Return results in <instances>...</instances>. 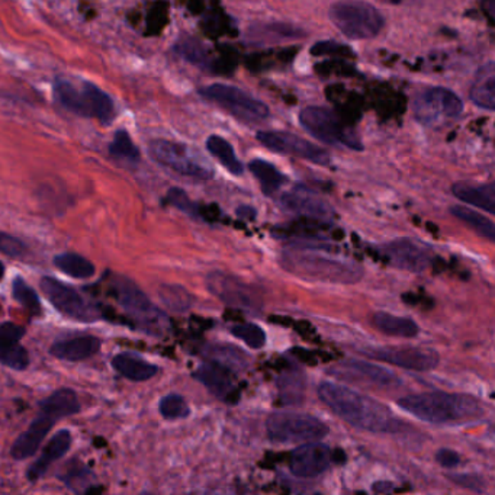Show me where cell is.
Here are the masks:
<instances>
[{
  "label": "cell",
  "instance_id": "30bf717a",
  "mask_svg": "<svg viewBox=\"0 0 495 495\" xmlns=\"http://www.w3.org/2000/svg\"><path fill=\"white\" fill-rule=\"evenodd\" d=\"M300 122L303 130L317 140L330 145H342L355 152H362L364 144L359 137L343 124L332 109L323 106H308L300 114Z\"/></svg>",
  "mask_w": 495,
  "mask_h": 495
},
{
  "label": "cell",
  "instance_id": "f1b7e54d",
  "mask_svg": "<svg viewBox=\"0 0 495 495\" xmlns=\"http://www.w3.org/2000/svg\"><path fill=\"white\" fill-rule=\"evenodd\" d=\"M372 321L380 332H382L383 334L392 335V337L414 339L420 332L419 326L414 319L394 316L389 312H376Z\"/></svg>",
  "mask_w": 495,
  "mask_h": 495
},
{
  "label": "cell",
  "instance_id": "ee69618b",
  "mask_svg": "<svg viewBox=\"0 0 495 495\" xmlns=\"http://www.w3.org/2000/svg\"><path fill=\"white\" fill-rule=\"evenodd\" d=\"M436 460L439 463L440 467L446 468V469H453L460 463V456L458 452L452 451V449H440L436 453Z\"/></svg>",
  "mask_w": 495,
  "mask_h": 495
},
{
  "label": "cell",
  "instance_id": "60d3db41",
  "mask_svg": "<svg viewBox=\"0 0 495 495\" xmlns=\"http://www.w3.org/2000/svg\"><path fill=\"white\" fill-rule=\"evenodd\" d=\"M166 200H168L169 204L177 208L180 211L186 212L188 216H193V218H198V216H200L198 205L193 204V202L189 200V196L186 195V192L182 191V189H170V191L168 192Z\"/></svg>",
  "mask_w": 495,
  "mask_h": 495
},
{
  "label": "cell",
  "instance_id": "ba28073f",
  "mask_svg": "<svg viewBox=\"0 0 495 495\" xmlns=\"http://www.w3.org/2000/svg\"><path fill=\"white\" fill-rule=\"evenodd\" d=\"M200 95L246 124H257L268 120L269 108L266 104L232 84H209L200 89Z\"/></svg>",
  "mask_w": 495,
  "mask_h": 495
},
{
  "label": "cell",
  "instance_id": "4fadbf2b",
  "mask_svg": "<svg viewBox=\"0 0 495 495\" xmlns=\"http://www.w3.org/2000/svg\"><path fill=\"white\" fill-rule=\"evenodd\" d=\"M41 291L44 292L48 301L57 311L68 318L90 323L100 318L98 308L93 307L92 303L84 300L83 295L76 291L75 287L63 284L56 278H43L41 279Z\"/></svg>",
  "mask_w": 495,
  "mask_h": 495
},
{
  "label": "cell",
  "instance_id": "f6af8a7d",
  "mask_svg": "<svg viewBox=\"0 0 495 495\" xmlns=\"http://www.w3.org/2000/svg\"><path fill=\"white\" fill-rule=\"evenodd\" d=\"M237 214H239V216H246V218H248V220H252V216H255V212L253 211V208L241 207V208H239V211H237Z\"/></svg>",
  "mask_w": 495,
  "mask_h": 495
},
{
  "label": "cell",
  "instance_id": "4dcf8cb0",
  "mask_svg": "<svg viewBox=\"0 0 495 495\" xmlns=\"http://www.w3.org/2000/svg\"><path fill=\"white\" fill-rule=\"evenodd\" d=\"M208 152L216 157L228 172L234 176L243 175V163L236 156V152L232 144L228 143L224 137L211 136L207 140Z\"/></svg>",
  "mask_w": 495,
  "mask_h": 495
},
{
  "label": "cell",
  "instance_id": "681fc988",
  "mask_svg": "<svg viewBox=\"0 0 495 495\" xmlns=\"http://www.w3.org/2000/svg\"><path fill=\"white\" fill-rule=\"evenodd\" d=\"M140 495H154V494H152V492H143V494Z\"/></svg>",
  "mask_w": 495,
  "mask_h": 495
},
{
  "label": "cell",
  "instance_id": "b9f144b4",
  "mask_svg": "<svg viewBox=\"0 0 495 495\" xmlns=\"http://www.w3.org/2000/svg\"><path fill=\"white\" fill-rule=\"evenodd\" d=\"M0 253L13 259H25L28 255V248L20 239L11 236L8 232H0Z\"/></svg>",
  "mask_w": 495,
  "mask_h": 495
},
{
  "label": "cell",
  "instance_id": "ab89813d",
  "mask_svg": "<svg viewBox=\"0 0 495 495\" xmlns=\"http://www.w3.org/2000/svg\"><path fill=\"white\" fill-rule=\"evenodd\" d=\"M279 389L285 399H301L303 392V376L298 372H287L279 378Z\"/></svg>",
  "mask_w": 495,
  "mask_h": 495
},
{
  "label": "cell",
  "instance_id": "ac0fdd59",
  "mask_svg": "<svg viewBox=\"0 0 495 495\" xmlns=\"http://www.w3.org/2000/svg\"><path fill=\"white\" fill-rule=\"evenodd\" d=\"M330 373L340 380L362 383V385H369V387L385 388V389L401 385V381L398 380L396 373H392L385 367L369 364L364 360H346L332 369Z\"/></svg>",
  "mask_w": 495,
  "mask_h": 495
},
{
  "label": "cell",
  "instance_id": "d6a6232c",
  "mask_svg": "<svg viewBox=\"0 0 495 495\" xmlns=\"http://www.w3.org/2000/svg\"><path fill=\"white\" fill-rule=\"evenodd\" d=\"M451 212L452 216H456L463 224H467L468 227L472 228L476 234L494 243L495 225L490 218L483 216V214H479L475 209L462 207V205H455V207L452 208Z\"/></svg>",
  "mask_w": 495,
  "mask_h": 495
},
{
  "label": "cell",
  "instance_id": "c3c4849f",
  "mask_svg": "<svg viewBox=\"0 0 495 495\" xmlns=\"http://www.w3.org/2000/svg\"><path fill=\"white\" fill-rule=\"evenodd\" d=\"M2 314H4V308H2V305H0V316H2Z\"/></svg>",
  "mask_w": 495,
  "mask_h": 495
},
{
  "label": "cell",
  "instance_id": "d4e9b609",
  "mask_svg": "<svg viewBox=\"0 0 495 495\" xmlns=\"http://www.w3.org/2000/svg\"><path fill=\"white\" fill-rule=\"evenodd\" d=\"M100 346L102 342L95 335H77L59 340L50 348V353L66 362H83L93 358L100 350Z\"/></svg>",
  "mask_w": 495,
  "mask_h": 495
},
{
  "label": "cell",
  "instance_id": "f35d334b",
  "mask_svg": "<svg viewBox=\"0 0 495 495\" xmlns=\"http://www.w3.org/2000/svg\"><path fill=\"white\" fill-rule=\"evenodd\" d=\"M230 332L234 337L248 344V348L255 349V350L263 348L264 343H266V334H264L263 328H260L257 324H237V326H232L230 328Z\"/></svg>",
  "mask_w": 495,
  "mask_h": 495
},
{
  "label": "cell",
  "instance_id": "836d02e7",
  "mask_svg": "<svg viewBox=\"0 0 495 495\" xmlns=\"http://www.w3.org/2000/svg\"><path fill=\"white\" fill-rule=\"evenodd\" d=\"M109 154L115 160L128 164H137L140 161V150L137 147L131 137L125 130L115 132L114 140L109 144Z\"/></svg>",
  "mask_w": 495,
  "mask_h": 495
},
{
  "label": "cell",
  "instance_id": "74e56055",
  "mask_svg": "<svg viewBox=\"0 0 495 495\" xmlns=\"http://www.w3.org/2000/svg\"><path fill=\"white\" fill-rule=\"evenodd\" d=\"M160 414L166 420L186 419L191 414V408L184 397L179 394H169L159 404Z\"/></svg>",
  "mask_w": 495,
  "mask_h": 495
},
{
  "label": "cell",
  "instance_id": "4316f807",
  "mask_svg": "<svg viewBox=\"0 0 495 495\" xmlns=\"http://www.w3.org/2000/svg\"><path fill=\"white\" fill-rule=\"evenodd\" d=\"M112 366L120 375L124 376L127 380L134 381V382L152 380L159 372V367L156 365L150 364L147 360L143 359L141 356L130 353V351L114 356Z\"/></svg>",
  "mask_w": 495,
  "mask_h": 495
},
{
  "label": "cell",
  "instance_id": "5b68a950",
  "mask_svg": "<svg viewBox=\"0 0 495 495\" xmlns=\"http://www.w3.org/2000/svg\"><path fill=\"white\" fill-rule=\"evenodd\" d=\"M52 92L64 109L76 115L95 118L100 124H111L115 120V104L111 96L92 82L83 80L75 83L70 79L59 77Z\"/></svg>",
  "mask_w": 495,
  "mask_h": 495
},
{
  "label": "cell",
  "instance_id": "e575fe53",
  "mask_svg": "<svg viewBox=\"0 0 495 495\" xmlns=\"http://www.w3.org/2000/svg\"><path fill=\"white\" fill-rule=\"evenodd\" d=\"M175 51L185 60L200 68L211 67V56L202 43L195 38H184L175 45Z\"/></svg>",
  "mask_w": 495,
  "mask_h": 495
},
{
  "label": "cell",
  "instance_id": "cb8c5ba5",
  "mask_svg": "<svg viewBox=\"0 0 495 495\" xmlns=\"http://www.w3.org/2000/svg\"><path fill=\"white\" fill-rule=\"evenodd\" d=\"M232 372L228 367L209 360L193 372V378L205 385L216 398L224 399L228 403V399L232 398V394L236 392Z\"/></svg>",
  "mask_w": 495,
  "mask_h": 495
},
{
  "label": "cell",
  "instance_id": "f546056e",
  "mask_svg": "<svg viewBox=\"0 0 495 495\" xmlns=\"http://www.w3.org/2000/svg\"><path fill=\"white\" fill-rule=\"evenodd\" d=\"M250 172L255 175L260 184V188L264 195H275L287 182V176L276 168L275 164L269 163L263 159H255L248 163Z\"/></svg>",
  "mask_w": 495,
  "mask_h": 495
},
{
  "label": "cell",
  "instance_id": "44dd1931",
  "mask_svg": "<svg viewBox=\"0 0 495 495\" xmlns=\"http://www.w3.org/2000/svg\"><path fill=\"white\" fill-rule=\"evenodd\" d=\"M305 36V29L289 22H255L244 32V40L253 47H266L302 40Z\"/></svg>",
  "mask_w": 495,
  "mask_h": 495
},
{
  "label": "cell",
  "instance_id": "9a60e30c",
  "mask_svg": "<svg viewBox=\"0 0 495 495\" xmlns=\"http://www.w3.org/2000/svg\"><path fill=\"white\" fill-rule=\"evenodd\" d=\"M362 351L371 359L415 372L431 371L439 365L440 360L437 351L431 350V349L412 348V346L367 348Z\"/></svg>",
  "mask_w": 495,
  "mask_h": 495
},
{
  "label": "cell",
  "instance_id": "7a4b0ae2",
  "mask_svg": "<svg viewBox=\"0 0 495 495\" xmlns=\"http://www.w3.org/2000/svg\"><path fill=\"white\" fill-rule=\"evenodd\" d=\"M332 248L294 243L280 255V264L291 275L323 284L353 285L364 278L360 264L330 255Z\"/></svg>",
  "mask_w": 495,
  "mask_h": 495
},
{
  "label": "cell",
  "instance_id": "603a6c76",
  "mask_svg": "<svg viewBox=\"0 0 495 495\" xmlns=\"http://www.w3.org/2000/svg\"><path fill=\"white\" fill-rule=\"evenodd\" d=\"M70 446H72V433L70 431L60 430L57 431L56 435L51 436V439L48 440V444L41 452V455L28 468L29 481L35 483L38 479L43 478L57 460H60L61 458L67 455Z\"/></svg>",
  "mask_w": 495,
  "mask_h": 495
},
{
  "label": "cell",
  "instance_id": "7bdbcfd3",
  "mask_svg": "<svg viewBox=\"0 0 495 495\" xmlns=\"http://www.w3.org/2000/svg\"><path fill=\"white\" fill-rule=\"evenodd\" d=\"M449 479H452L456 485L478 492H483V485H485V481L483 478H479L478 475H472V474H453V475H449Z\"/></svg>",
  "mask_w": 495,
  "mask_h": 495
},
{
  "label": "cell",
  "instance_id": "83f0119b",
  "mask_svg": "<svg viewBox=\"0 0 495 495\" xmlns=\"http://www.w3.org/2000/svg\"><path fill=\"white\" fill-rule=\"evenodd\" d=\"M469 98L478 108L492 112L495 109V64L488 61L479 68Z\"/></svg>",
  "mask_w": 495,
  "mask_h": 495
},
{
  "label": "cell",
  "instance_id": "8992f818",
  "mask_svg": "<svg viewBox=\"0 0 495 495\" xmlns=\"http://www.w3.org/2000/svg\"><path fill=\"white\" fill-rule=\"evenodd\" d=\"M328 16L335 28L350 40H371L385 27L382 13L366 2H335Z\"/></svg>",
  "mask_w": 495,
  "mask_h": 495
},
{
  "label": "cell",
  "instance_id": "484cf974",
  "mask_svg": "<svg viewBox=\"0 0 495 495\" xmlns=\"http://www.w3.org/2000/svg\"><path fill=\"white\" fill-rule=\"evenodd\" d=\"M452 193L465 204L479 208L483 211L495 214V185H475L471 182H458L453 185Z\"/></svg>",
  "mask_w": 495,
  "mask_h": 495
},
{
  "label": "cell",
  "instance_id": "d590c367",
  "mask_svg": "<svg viewBox=\"0 0 495 495\" xmlns=\"http://www.w3.org/2000/svg\"><path fill=\"white\" fill-rule=\"evenodd\" d=\"M12 295L32 316H40L43 312L40 296L22 278L13 280Z\"/></svg>",
  "mask_w": 495,
  "mask_h": 495
},
{
  "label": "cell",
  "instance_id": "e0dca14e",
  "mask_svg": "<svg viewBox=\"0 0 495 495\" xmlns=\"http://www.w3.org/2000/svg\"><path fill=\"white\" fill-rule=\"evenodd\" d=\"M207 287L212 295H216L230 307L248 311L259 310L260 302L252 287L244 284L239 278L220 271H211L207 276Z\"/></svg>",
  "mask_w": 495,
  "mask_h": 495
},
{
  "label": "cell",
  "instance_id": "277c9868",
  "mask_svg": "<svg viewBox=\"0 0 495 495\" xmlns=\"http://www.w3.org/2000/svg\"><path fill=\"white\" fill-rule=\"evenodd\" d=\"M80 412L79 398L70 388H61L40 403V412L29 428L13 442L11 455L13 460H28L35 455L48 433L59 420L66 419Z\"/></svg>",
  "mask_w": 495,
  "mask_h": 495
},
{
  "label": "cell",
  "instance_id": "6da1fadb",
  "mask_svg": "<svg viewBox=\"0 0 495 495\" xmlns=\"http://www.w3.org/2000/svg\"><path fill=\"white\" fill-rule=\"evenodd\" d=\"M318 397L335 415L359 430L391 435L404 428L387 405L339 383H321Z\"/></svg>",
  "mask_w": 495,
  "mask_h": 495
},
{
  "label": "cell",
  "instance_id": "bcb514c9",
  "mask_svg": "<svg viewBox=\"0 0 495 495\" xmlns=\"http://www.w3.org/2000/svg\"><path fill=\"white\" fill-rule=\"evenodd\" d=\"M205 495H241V494H239V492H234V491H212V492H208V494Z\"/></svg>",
  "mask_w": 495,
  "mask_h": 495
},
{
  "label": "cell",
  "instance_id": "7dc6e473",
  "mask_svg": "<svg viewBox=\"0 0 495 495\" xmlns=\"http://www.w3.org/2000/svg\"><path fill=\"white\" fill-rule=\"evenodd\" d=\"M4 271H6V269H4V264L0 262V280H4Z\"/></svg>",
  "mask_w": 495,
  "mask_h": 495
},
{
  "label": "cell",
  "instance_id": "8d00e7d4",
  "mask_svg": "<svg viewBox=\"0 0 495 495\" xmlns=\"http://www.w3.org/2000/svg\"><path fill=\"white\" fill-rule=\"evenodd\" d=\"M160 296L163 302L176 312L188 311L193 301L191 294L179 285H164L160 287Z\"/></svg>",
  "mask_w": 495,
  "mask_h": 495
},
{
  "label": "cell",
  "instance_id": "d6986e66",
  "mask_svg": "<svg viewBox=\"0 0 495 495\" xmlns=\"http://www.w3.org/2000/svg\"><path fill=\"white\" fill-rule=\"evenodd\" d=\"M280 207L287 211L294 212L296 216L310 218L314 221L328 223L334 218V208L324 200L321 196L316 195L310 189L298 186L292 191L285 192L279 198Z\"/></svg>",
  "mask_w": 495,
  "mask_h": 495
},
{
  "label": "cell",
  "instance_id": "2e32d148",
  "mask_svg": "<svg viewBox=\"0 0 495 495\" xmlns=\"http://www.w3.org/2000/svg\"><path fill=\"white\" fill-rule=\"evenodd\" d=\"M380 253L388 263L401 271L421 273L428 268L431 253L428 246L414 239H397L380 246Z\"/></svg>",
  "mask_w": 495,
  "mask_h": 495
},
{
  "label": "cell",
  "instance_id": "ffe728a7",
  "mask_svg": "<svg viewBox=\"0 0 495 495\" xmlns=\"http://www.w3.org/2000/svg\"><path fill=\"white\" fill-rule=\"evenodd\" d=\"M333 455L327 444L319 442L305 444L292 452L291 471L298 478H314L327 471Z\"/></svg>",
  "mask_w": 495,
  "mask_h": 495
},
{
  "label": "cell",
  "instance_id": "8fae6325",
  "mask_svg": "<svg viewBox=\"0 0 495 495\" xmlns=\"http://www.w3.org/2000/svg\"><path fill=\"white\" fill-rule=\"evenodd\" d=\"M148 152L157 163L186 177L208 180L214 176L207 160L196 154L185 144L169 140H153L148 144Z\"/></svg>",
  "mask_w": 495,
  "mask_h": 495
},
{
  "label": "cell",
  "instance_id": "3957f363",
  "mask_svg": "<svg viewBox=\"0 0 495 495\" xmlns=\"http://www.w3.org/2000/svg\"><path fill=\"white\" fill-rule=\"evenodd\" d=\"M398 407L414 415L415 419L431 424L462 423L483 412L478 399L474 397L440 391L403 397L398 401Z\"/></svg>",
  "mask_w": 495,
  "mask_h": 495
},
{
  "label": "cell",
  "instance_id": "5bb4252c",
  "mask_svg": "<svg viewBox=\"0 0 495 495\" xmlns=\"http://www.w3.org/2000/svg\"><path fill=\"white\" fill-rule=\"evenodd\" d=\"M257 140L278 154L298 157L307 160L319 166L330 163V154L311 141L303 140L301 137L294 136L291 132L284 131H259Z\"/></svg>",
  "mask_w": 495,
  "mask_h": 495
},
{
  "label": "cell",
  "instance_id": "52a82bcc",
  "mask_svg": "<svg viewBox=\"0 0 495 495\" xmlns=\"http://www.w3.org/2000/svg\"><path fill=\"white\" fill-rule=\"evenodd\" d=\"M116 300L138 328L152 335H163L169 330V318L131 279H114Z\"/></svg>",
  "mask_w": 495,
  "mask_h": 495
},
{
  "label": "cell",
  "instance_id": "7c38bea8",
  "mask_svg": "<svg viewBox=\"0 0 495 495\" xmlns=\"http://www.w3.org/2000/svg\"><path fill=\"white\" fill-rule=\"evenodd\" d=\"M412 112L420 124L435 127L462 115L463 102L451 89L437 86L415 96Z\"/></svg>",
  "mask_w": 495,
  "mask_h": 495
},
{
  "label": "cell",
  "instance_id": "9c48e42d",
  "mask_svg": "<svg viewBox=\"0 0 495 495\" xmlns=\"http://www.w3.org/2000/svg\"><path fill=\"white\" fill-rule=\"evenodd\" d=\"M266 431L276 444L318 442L328 433L327 424L317 417L302 412H273L266 420Z\"/></svg>",
  "mask_w": 495,
  "mask_h": 495
},
{
  "label": "cell",
  "instance_id": "1f68e13d",
  "mask_svg": "<svg viewBox=\"0 0 495 495\" xmlns=\"http://www.w3.org/2000/svg\"><path fill=\"white\" fill-rule=\"evenodd\" d=\"M54 266L64 275L76 279H89L96 273L95 264L76 253H63L54 257Z\"/></svg>",
  "mask_w": 495,
  "mask_h": 495
},
{
  "label": "cell",
  "instance_id": "7402d4cb",
  "mask_svg": "<svg viewBox=\"0 0 495 495\" xmlns=\"http://www.w3.org/2000/svg\"><path fill=\"white\" fill-rule=\"evenodd\" d=\"M25 330L15 323L0 326V364L13 371H24L29 365L28 350L20 344Z\"/></svg>",
  "mask_w": 495,
  "mask_h": 495
}]
</instances>
